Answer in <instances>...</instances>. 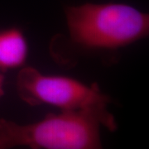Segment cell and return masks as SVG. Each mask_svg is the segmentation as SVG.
Instances as JSON below:
<instances>
[{
    "mask_svg": "<svg viewBox=\"0 0 149 149\" xmlns=\"http://www.w3.org/2000/svg\"><path fill=\"white\" fill-rule=\"evenodd\" d=\"M27 50V41L20 30L11 28L0 32V70L22 66Z\"/></svg>",
    "mask_w": 149,
    "mask_h": 149,
    "instance_id": "277c9868",
    "label": "cell"
},
{
    "mask_svg": "<svg viewBox=\"0 0 149 149\" xmlns=\"http://www.w3.org/2000/svg\"><path fill=\"white\" fill-rule=\"evenodd\" d=\"M17 91L30 105L49 104L61 111L109 110L111 102L96 84L87 85L69 77L45 74L29 66L19 71Z\"/></svg>",
    "mask_w": 149,
    "mask_h": 149,
    "instance_id": "3957f363",
    "label": "cell"
},
{
    "mask_svg": "<svg viewBox=\"0 0 149 149\" xmlns=\"http://www.w3.org/2000/svg\"><path fill=\"white\" fill-rule=\"evenodd\" d=\"M3 75L0 73V97L3 95Z\"/></svg>",
    "mask_w": 149,
    "mask_h": 149,
    "instance_id": "5b68a950",
    "label": "cell"
},
{
    "mask_svg": "<svg viewBox=\"0 0 149 149\" xmlns=\"http://www.w3.org/2000/svg\"><path fill=\"white\" fill-rule=\"evenodd\" d=\"M102 127L117 129L109 110L61 111L27 124L1 118L0 149H104Z\"/></svg>",
    "mask_w": 149,
    "mask_h": 149,
    "instance_id": "6da1fadb",
    "label": "cell"
},
{
    "mask_svg": "<svg viewBox=\"0 0 149 149\" xmlns=\"http://www.w3.org/2000/svg\"><path fill=\"white\" fill-rule=\"evenodd\" d=\"M71 40L88 49L115 50L143 39L149 16L124 3H91L65 8Z\"/></svg>",
    "mask_w": 149,
    "mask_h": 149,
    "instance_id": "7a4b0ae2",
    "label": "cell"
}]
</instances>
